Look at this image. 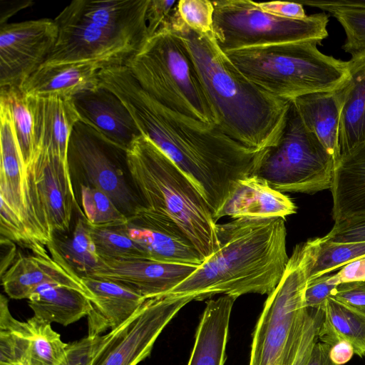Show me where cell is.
<instances>
[{"label":"cell","instance_id":"obj_46","mask_svg":"<svg viewBox=\"0 0 365 365\" xmlns=\"http://www.w3.org/2000/svg\"><path fill=\"white\" fill-rule=\"evenodd\" d=\"M337 273L341 284L365 281V257L348 263Z\"/></svg>","mask_w":365,"mask_h":365},{"label":"cell","instance_id":"obj_6","mask_svg":"<svg viewBox=\"0 0 365 365\" xmlns=\"http://www.w3.org/2000/svg\"><path fill=\"white\" fill-rule=\"evenodd\" d=\"M319 41H302L225 52L252 82L281 99L334 91L348 77L347 61L322 53Z\"/></svg>","mask_w":365,"mask_h":365},{"label":"cell","instance_id":"obj_21","mask_svg":"<svg viewBox=\"0 0 365 365\" xmlns=\"http://www.w3.org/2000/svg\"><path fill=\"white\" fill-rule=\"evenodd\" d=\"M296 210V205L288 196L253 175L236 182L226 203L214 219L216 222L227 216L233 219H284L294 214Z\"/></svg>","mask_w":365,"mask_h":365},{"label":"cell","instance_id":"obj_16","mask_svg":"<svg viewBox=\"0 0 365 365\" xmlns=\"http://www.w3.org/2000/svg\"><path fill=\"white\" fill-rule=\"evenodd\" d=\"M0 197L23 221L32 237L46 246L35 215L31 180L16 137L9 106L0 100Z\"/></svg>","mask_w":365,"mask_h":365},{"label":"cell","instance_id":"obj_29","mask_svg":"<svg viewBox=\"0 0 365 365\" xmlns=\"http://www.w3.org/2000/svg\"><path fill=\"white\" fill-rule=\"evenodd\" d=\"M324 317L318 331V341L329 346L346 340L354 354L365 355V316L330 297L322 306Z\"/></svg>","mask_w":365,"mask_h":365},{"label":"cell","instance_id":"obj_20","mask_svg":"<svg viewBox=\"0 0 365 365\" xmlns=\"http://www.w3.org/2000/svg\"><path fill=\"white\" fill-rule=\"evenodd\" d=\"M28 98L34 121L35 155L38 152L49 153L68 165V142L80 120L72 98Z\"/></svg>","mask_w":365,"mask_h":365},{"label":"cell","instance_id":"obj_13","mask_svg":"<svg viewBox=\"0 0 365 365\" xmlns=\"http://www.w3.org/2000/svg\"><path fill=\"white\" fill-rule=\"evenodd\" d=\"M57 36L49 18L0 26V88H20L45 63Z\"/></svg>","mask_w":365,"mask_h":365},{"label":"cell","instance_id":"obj_41","mask_svg":"<svg viewBox=\"0 0 365 365\" xmlns=\"http://www.w3.org/2000/svg\"><path fill=\"white\" fill-rule=\"evenodd\" d=\"M322 317L312 314L307 317L298 346L293 355L290 365H306L315 343L318 341V331Z\"/></svg>","mask_w":365,"mask_h":365},{"label":"cell","instance_id":"obj_19","mask_svg":"<svg viewBox=\"0 0 365 365\" xmlns=\"http://www.w3.org/2000/svg\"><path fill=\"white\" fill-rule=\"evenodd\" d=\"M72 101L81 120L125 150L142 135L121 100L103 86L82 91Z\"/></svg>","mask_w":365,"mask_h":365},{"label":"cell","instance_id":"obj_45","mask_svg":"<svg viewBox=\"0 0 365 365\" xmlns=\"http://www.w3.org/2000/svg\"><path fill=\"white\" fill-rule=\"evenodd\" d=\"M299 3L329 13L342 9L365 10V0H305Z\"/></svg>","mask_w":365,"mask_h":365},{"label":"cell","instance_id":"obj_27","mask_svg":"<svg viewBox=\"0 0 365 365\" xmlns=\"http://www.w3.org/2000/svg\"><path fill=\"white\" fill-rule=\"evenodd\" d=\"M300 118L332 157L340 158L339 106L334 91L306 94L292 101Z\"/></svg>","mask_w":365,"mask_h":365},{"label":"cell","instance_id":"obj_30","mask_svg":"<svg viewBox=\"0 0 365 365\" xmlns=\"http://www.w3.org/2000/svg\"><path fill=\"white\" fill-rule=\"evenodd\" d=\"M50 243L81 278L91 276L101 264L88 223L83 216L78 218L71 236L64 238L53 236Z\"/></svg>","mask_w":365,"mask_h":365},{"label":"cell","instance_id":"obj_36","mask_svg":"<svg viewBox=\"0 0 365 365\" xmlns=\"http://www.w3.org/2000/svg\"><path fill=\"white\" fill-rule=\"evenodd\" d=\"M1 237L8 239L26 248L33 253L46 250L45 245L38 242L8 203L1 198L0 208Z\"/></svg>","mask_w":365,"mask_h":365},{"label":"cell","instance_id":"obj_49","mask_svg":"<svg viewBox=\"0 0 365 365\" xmlns=\"http://www.w3.org/2000/svg\"><path fill=\"white\" fill-rule=\"evenodd\" d=\"M1 276L11 267L17 257L16 243L1 237Z\"/></svg>","mask_w":365,"mask_h":365},{"label":"cell","instance_id":"obj_44","mask_svg":"<svg viewBox=\"0 0 365 365\" xmlns=\"http://www.w3.org/2000/svg\"><path fill=\"white\" fill-rule=\"evenodd\" d=\"M256 4L262 10L279 17L302 19L307 16L304 6L299 2L274 1Z\"/></svg>","mask_w":365,"mask_h":365},{"label":"cell","instance_id":"obj_37","mask_svg":"<svg viewBox=\"0 0 365 365\" xmlns=\"http://www.w3.org/2000/svg\"><path fill=\"white\" fill-rule=\"evenodd\" d=\"M175 8L183 22L192 29L204 34L212 31L214 6L209 0H180Z\"/></svg>","mask_w":365,"mask_h":365},{"label":"cell","instance_id":"obj_7","mask_svg":"<svg viewBox=\"0 0 365 365\" xmlns=\"http://www.w3.org/2000/svg\"><path fill=\"white\" fill-rule=\"evenodd\" d=\"M125 66L162 105L195 120L216 124L190 51L175 31L160 28Z\"/></svg>","mask_w":365,"mask_h":365},{"label":"cell","instance_id":"obj_3","mask_svg":"<svg viewBox=\"0 0 365 365\" xmlns=\"http://www.w3.org/2000/svg\"><path fill=\"white\" fill-rule=\"evenodd\" d=\"M217 237L216 251L164 295L202 301L219 294L268 295L275 289L289 259L284 219H234L217 224Z\"/></svg>","mask_w":365,"mask_h":365},{"label":"cell","instance_id":"obj_4","mask_svg":"<svg viewBox=\"0 0 365 365\" xmlns=\"http://www.w3.org/2000/svg\"><path fill=\"white\" fill-rule=\"evenodd\" d=\"M149 0H75L54 19L56 43L43 65H125L149 38Z\"/></svg>","mask_w":365,"mask_h":365},{"label":"cell","instance_id":"obj_31","mask_svg":"<svg viewBox=\"0 0 365 365\" xmlns=\"http://www.w3.org/2000/svg\"><path fill=\"white\" fill-rule=\"evenodd\" d=\"M88 223L97 254L101 261L148 259L143 248L130 237L128 222L106 225Z\"/></svg>","mask_w":365,"mask_h":365},{"label":"cell","instance_id":"obj_17","mask_svg":"<svg viewBox=\"0 0 365 365\" xmlns=\"http://www.w3.org/2000/svg\"><path fill=\"white\" fill-rule=\"evenodd\" d=\"M46 250L30 255L18 254L11 267L1 276L6 294L14 299H29L41 286L60 284L76 289L92 299L91 292L78 276L63 261L49 242Z\"/></svg>","mask_w":365,"mask_h":365},{"label":"cell","instance_id":"obj_1","mask_svg":"<svg viewBox=\"0 0 365 365\" xmlns=\"http://www.w3.org/2000/svg\"><path fill=\"white\" fill-rule=\"evenodd\" d=\"M98 77L99 85L123 103L141 135L192 182L213 217L226 203L236 182L256 174L268 148H247L215 125L165 107L139 85L125 65L105 67Z\"/></svg>","mask_w":365,"mask_h":365},{"label":"cell","instance_id":"obj_26","mask_svg":"<svg viewBox=\"0 0 365 365\" xmlns=\"http://www.w3.org/2000/svg\"><path fill=\"white\" fill-rule=\"evenodd\" d=\"M236 298L222 295L207 302L187 365H224L232 309Z\"/></svg>","mask_w":365,"mask_h":365},{"label":"cell","instance_id":"obj_11","mask_svg":"<svg viewBox=\"0 0 365 365\" xmlns=\"http://www.w3.org/2000/svg\"><path fill=\"white\" fill-rule=\"evenodd\" d=\"M67 160L72 180L106 193L128 218L141 206L125 178L126 150L81 120L71 132Z\"/></svg>","mask_w":365,"mask_h":365},{"label":"cell","instance_id":"obj_10","mask_svg":"<svg viewBox=\"0 0 365 365\" xmlns=\"http://www.w3.org/2000/svg\"><path fill=\"white\" fill-rule=\"evenodd\" d=\"M212 32L223 52L302 41H322L328 36L325 12L290 19L272 15L250 0L212 1Z\"/></svg>","mask_w":365,"mask_h":365},{"label":"cell","instance_id":"obj_25","mask_svg":"<svg viewBox=\"0 0 365 365\" xmlns=\"http://www.w3.org/2000/svg\"><path fill=\"white\" fill-rule=\"evenodd\" d=\"M347 63L348 77L334 90L339 106L341 155L365 140V53L351 57Z\"/></svg>","mask_w":365,"mask_h":365},{"label":"cell","instance_id":"obj_39","mask_svg":"<svg viewBox=\"0 0 365 365\" xmlns=\"http://www.w3.org/2000/svg\"><path fill=\"white\" fill-rule=\"evenodd\" d=\"M341 284L337 272L325 274L308 281L304 293L307 308H321L327 298L331 297Z\"/></svg>","mask_w":365,"mask_h":365},{"label":"cell","instance_id":"obj_22","mask_svg":"<svg viewBox=\"0 0 365 365\" xmlns=\"http://www.w3.org/2000/svg\"><path fill=\"white\" fill-rule=\"evenodd\" d=\"M106 67L96 61L42 65L19 88L28 97L72 98L99 86V72Z\"/></svg>","mask_w":365,"mask_h":365},{"label":"cell","instance_id":"obj_24","mask_svg":"<svg viewBox=\"0 0 365 365\" xmlns=\"http://www.w3.org/2000/svg\"><path fill=\"white\" fill-rule=\"evenodd\" d=\"M330 190L334 223L365 216V140L341 155Z\"/></svg>","mask_w":365,"mask_h":365},{"label":"cell","instance_id":"obj_48","mask_svg":"<svg viewBox=\"0 0 365 365\" xmlns=\"http://www.w3.org/2000/svg\"><path fill=\"white\" fill-rule=\"evenodd\" d=\"M34 4L30 0H0V26L7 24L11 16Z\"/></svg>","mask_w":365,"mask_h":365},{"label":"cell","instance_id":"obj_9","mask_svg":"<svg viewBox=\"0 0 365 365\" xmlns=\"http://www.w3.org/2000/svg\"><path fill=\"white\" fill-rule=\"evenodd\" d=\"M334 168L291 101L280 138L267 149L255 175L281 192L314 194L331 189Z\"/></svg>","mask_w":365,"mask_h":365},{"label":"cell","instance_id":"obj_15","mask_svg":"<svg viewBox=\"0 0 365 365\" xmlns=\"http://www.w3.org/2000/svg\"><path fill=\"white\" fill-rule=\"evenodd\" d=\"M41 225L49 242L56 233L70 230L73 208L83 216L68 165L53 155L38 152L29 168Z\"/></svg>","mask_w":365,"mask_h":365},{"label":"cell","instance_id":"obj_51","mask_svg":"<svg viewBox=\"0 0 365 365\" xmlns=\"http://www.w3.org/2000/svg\"><path fill=\"white\" fill-rule=\"evenodd\" d=\"M361 283L365 286V281L361 282Z\"/></svg>","mask_w":365,"mask_h":365},{"label":"cell","instance_id":"obj_42","mask_svg":"<svg viewBox=\"0 0 365 365\" xmlns=\"http://www.w3.org/2000/svg\"><path fill=\"white\" fill-rule=\"evenodd\" d=\"M331 297L365 316V286L361 282L340 284Z\"/></svg>","mask_w":365,"mask_h":365},{"label":"cell","instance_id":"obj_35","mask_svg":"<svg viewBox=\"0 0 365 365\" xmlns=\"http://www.w3.org/2000/svg\"><path fill=\"white\" fill-rule=\"evenodd\" d=\"M343 27L346 39L342 49L351 57L365 53V10H334L331 11Z\"/></svg>","mask_w":365,"mask_h":365},{"label":"cell","instance_id":"obj_14","mask_svg":"<svg viewBox=\"0 0 365 365\" xmlns=\"http://www.w3.org/2000/svg\"><path fill=\"white\" fill-rule=\"evenodd\" d=\"M68 344L51 324L34 316L23 322L14 318L1 295L0 365H59Z\"/></svg>","mask_w":365,"mask_h":365},{"label":"cell","instance_id":"obj_28","mask_svg":"<svg viewBox=\"0 0 365 365\" xmlns=\"http://www.w3.org/2000/svg\"><path fill=\"white\" fill-rule=\"evenodd\" d=\"M28 301L34 316L51 324L68 326L87 317L93 309L91 299L83 292L54 284L39 287Z\"/></svg>","mask_w":365,"mask_h":365},{"label":"cell","instance_id":"obj_50","mask_svg":"<svg viewBox=\"0 0 365 365\" xmlns=\"http://www.w3.org/2000/svg\"><path fill=\"white\" fill-rule=\"evenodd\" d=\"M329 348L328 344L317 341L306 365H336L329 357Z\"/></svg>","mask_w":365,"mask_h":365},{"label":"cell","instance_id":"obj_2","mask_svg":"<svg viewBox=\"0 0 365 365\" xmlns=\"http://www.w3.org/2000/svg\"><path fill=\"white\" fill-rule=\"evenodd\" d=\"M161 28L175 31L183 39L215 115V125L247 148L274 146L282 134L291 101L275 97L248 79L218 46L213 32L204 34L190 28L175 6Z\"/></svg>","mask_w":365,"mask_h":365},{"label":"cell","instance_id":"obj_34","mask_svg":"<svg viewBox=\"0 0 365 365\" xmlns=\"http://www.w3.org/2000/svg\"><path fill=\"white\" fill-rule=\"evenodd\" d=\"M81 205L83 217L91 225H106L128 222V218L103 192L91 186L81 185Z\"/></svg>","mask_w":365,"mask_h":365},{"label":"cell","instance_id":"obj_47","mask_svg":"<svg viewBox=\"0 0 365 365\" xmlns=\"http://www.w3.org/2000/svg\"><path fill=\"white\" fill-rule=\"evenodd\" d=\"M329 347V357L336 365L346 364L354 354L352 345L346 340H339Z\"/></svg>","mask_w":365,"mask_h":365},{"label":"cell","instance_id":"obj_23","mask_svg":"<svg viewBox=\"0 0 365 365\" xmlns=\"http://www.w3.org/2000/svg\"><path fill=\"white\" fill-rule=\"evenodd\" d=\"M92 294L93 309L87 316L88 336H97L113 330L130 319L146 300L139 294L115 282L82 277Z\"/></svg>","mask_w":365,"mask_h":365},{"label":"cell","instance_id":"obj_43","mask_svg":"<svg viewBox=\"0 0 365 365\" xmlns=\"http://www.w3.org/2000/svg\"><path fill=\"white\" fill-rule=\"evenodd\" d=\"M175 1L149 0L146 21L149 38L153 36L170 16Z\"/></svg>","mask_w":365,"mask_h":365},{"label":"cell","instance_id":"obj_5","mask_svg":"<svg viewBox=\"0 0 365 365\" xmlns=\"http://www.w3.org/2000/svg\"><path fill=\"white\" fill-rule=\"evenodd\" d=\"M127 172L142 206L175 222L202 261L217 248V222L183 172L141 135L126 150Z\"/></svg>","mask_w":365,"mask_h":365},{"label":"cell","instance_id":"obj_32","mask_svg":"<svg viewBox=\"0 0 365 365\" xmlns=\"http://www.w3.org/2000/svg\"><path fill=\"white\" fill-rule=\"evenodd\" d=\"M0 100L9 106L22 155L29 170L36 153L34 121L29 98L19 88L8 87L0 88Z\"/></svg>","mask_w":365,"mask_h":365},{"label":"cell","instance_id":"obj_38","mask_svg":"<svg viewBox=\"0 0 365 365\" xmlns=\"http://www.w3.org/2000/svg\"><path fill=\"white\" fill-rule=\"evenodd\" d=\"M104 339L105 334L97 336L87 335L78 341L68 343L65 357L59 365H92Z\"/></svg>","mask_w":365,"mask_h":365},{"label":"cell","instance_id":"obj_8","mask_svg":"<svg viewBox=\"0 0 365 365\" xmlns=\"http://www.w3.org/2000/svg\"><path fill=\"white\" fill-rule=\"evenodd\" d=\"M315 251V239L294 248L256 324L249 365H290L306 323L304 293Z\"/></svg>","mask_w":365,"mask_h":365},{"label":"cell","instance_id":"obj_40","mask_svg":"<svg viewBox=\"0 0 365 365\" xmlns=\"http://www.w3.org/2000/svg\"><path fill=\"white\" fill-rule=\"evenodd\" d=\"M323 238L335 243L365 241V216L334 223Z\"/></svg>","mask_w":365,"mask_h":365},{"label":"cell","instance_id":"obj_18","mask_svg":"<svg viewBox=\"0 0 365 365\" xmlns=\"http://www.w3.org/2000/svg\"><path fill=\"white\" fill-rule=\"evenodd\" d=\"M197 266L148 259L101 261L89 277L115 282L150 299L171 291Z\"/></svg>","mask_w":365,"mask_h":365},{"label":"cell","instance_id":"obj_33","mask_svg":"<svg viewBox=\"0 0 365 365\" xmlns=\"http://www.w3.org/2000/svg\"><path fill=\"white\" fill-rule=\"evenodd\" d=\"M315 239V257L308 281L365 257V241L335 243L326 241L323 237Z\"/></svg>","mask_w":365,"mask_h":365},{"label":"cell","instance_id":"obj_12","mask_svg":"<svg viewBox=\"0 0 365 365\" xmlns=\"http://www.w3.org/2000/svg\"><path fill=\"white\" fill-rule=\"evenodd\" d=\"M191 301L168 295L146 299L130 319L105 334L92 365H137L150 355L163 330Z\"/></svg>","mask_w":365,"mask_h":365}]
</instances>
